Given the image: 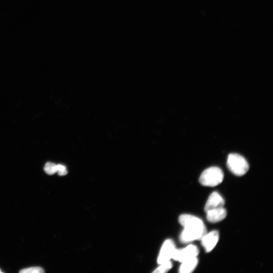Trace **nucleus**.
Listing matches in <instances>:
<instances>
[{"instance_id":"obj_2","label":"nucleus","mask_w":273,"mask_h":273,"mask_svg":"<svg viewBox=\"0 0 273 273\" xmlns=\"http://www.w3.org/2000/svg\"><path fill=\"white\" fill-rule=\"evenodd\" d=\"M224 173L218 167H211L204 170L200 178V182L205 186L215 187L224 179Z\"/></svg>"},{"instance_id":"obj_10","label":"nucleus","mask_w":273,"mask_h":273,"mask_svg":"<svg viewBox=\"0 0 273 273\" xmlns=\"http://www.w3.org/2000/svg\"><path fill=\"white\" fill-rule=\"evenodd\" d=\"M44 170L49 175L57 172V165L52 163H47L45 165Z\"/></svg>"},{"instance_id":"obj_12","label":"nucleus","mask_w":273,"mask_h":273,"mask_svg":"<svg viewBox=\"0 0 273 273\" xmlns=\"http://www.w3.org/2000/svg\"><path fill=\"white\" fill-rule=\"evenodd\" d=\"M19 272L21 273H44L45 271L41 267H35L21 270Z\"/></svg>"},{"instance_id":"obj_9","label":"nucleus","mask_w":273,"mask_h":273,"mask_svg":"<svg viewBox=\"0 0 273 273\" xmlns=\"http://www.w3.org/2000/svg\"><path fill=\"white\" fill-rule=\"evenodd\" d=\"M198 261L197 257H195L182 262L179 269L180 273H191L196 269Z\"/></svg>"},{"instance_id":"obj_14","label":"nucleus","mask_w":273,"mask_h":273,"mask_svg":"<svg viewBox=\"0 0 273 273\" xmlns=\"http://www.w3.org/2000/svg\"><path fill=\"white\" fill-rule=\"evenodd\" d=\"M0 273H1V270H0Z\"/></svg>"},{"instance_id":"obj_1","label":"nucleus","mask_w":273,"mask_h":273,"mask_svg":"<svg viewBox=\"0 0 273 273\" xmlns=\"http://www.w3.org/2000/svg\"><path fill=\"white\" fill-rule=\"evenodd\" d=\"M180 224L184 227L180 236V241L188 243L196 240H201L207 233L203 221L195 216L183 214L179 218Z\"/></svg>"},{"instance_id":"obj_7","label":"nucleus","mask_w":273,"mask_h":273,"mask_svg":"<svg viewBox=\"0 0 273 273\" xmlns=\"http://www.w3.org/2000/svg\"><path fill=\"white\" fill-rule=\"evenodd\" d=\"M224 205L225 201L223 198L218 192H214L210 196L205 210L207 212L212 210L224 208Z\"/></svg>"},{"instance_id":"obj_4","label":"nucleus","mask_w":273,"mask_h":273,"mask_svg":"<svg viewBox=\"0 0 273 273\" xmlns=\"http://www.w3.org/2000/svg\"><path fill=\"white\" fill-rule=\"evenodd\" d=\"M199 250L197 246L189 245L182 249H176L172 259L181 263L187 260L197 257Z\"/></svg>"},{"instance_id":"obj_11","label":"nucleus","mask_w":273,"mask_h":273,"mask_svg":"<svg viewBox=\"0 0 273 273\" xmlns=\"http://www.w3.org/2000/svg\"><path fill=\"white\" fill-rule=\"evenodd\" d=\"M172 265L169 261L160 265V266L154 272L157 273H164L167 272L171 268Z\"/></svg>"},{"instance_id":"obj_8","label":"nucleus","mask_w":273,"mask_h":273,"mask_svg":"<svg viewBox=\"0 0 273 273\" xmlns=\"http://www.w3.org/2000/svg\"><path fill=\"white\" fill-rule=\"evenodd\" d=\"M206 213L208 220L212 223L218 222L224 219L227 215V211L224 208L212 210Z\"/></svg>"},{"instance_id":"obj_3","label":"nucleus","mask_w":273,"mask_h":273,"mask_svg":"<svg viewBox=\"0 0 273 273\" xmlns=\"http://www.w3.org/2000/svg\"><path fill=\"white\" fill-rule=\"evenodd\" d=\"M227 164L229 169L237 176L244 175L250 168L246 160L236 154H231L228 156Z\"/></svg>"},{"instance_id":"obj_6","label":"nucleus","mask_w":273,"mask_h":273,"mask_svg":"<svg viewBox=\"0 0 273 273\" xmlns=\"http://www.w3.org/2000/svg\"><path fill=\"white\" fill-rule=\"evenodd\" d=\"M219 240V233L213 231L206 233L201 239L202 244L207 253H210L214 249Z\"/></svg>"},{"instance_id":"obj_5","label":"nucleus","mask_w":273,"mask_h":273,"mask_svg":"<svg viewBox=\"0 0 273 273\" xmlns=\"http://www.w3.org/2000/svg\"><path fill=\"white\" fill-rule=\"evenodd\" d=\"M175 243L171 239H167L164 243L158 259L159 265L169 261L176 250Z\"/></svg>"},{"instance_id":"obj_13","label":"nucleus","mask_w":273,"mask_h":273,"mask_svg":"<svg viewBox=\"0 0 273 273\" xmlns=\"http://www.w3.org/2000/svg\"><path fill=\"white\" fill-rule=\"evenodd\" d=\"M57 172L60 176H65L67 173L66 167L64 165L61 164L57 165Z\"/></svg>"}]
</instances>
